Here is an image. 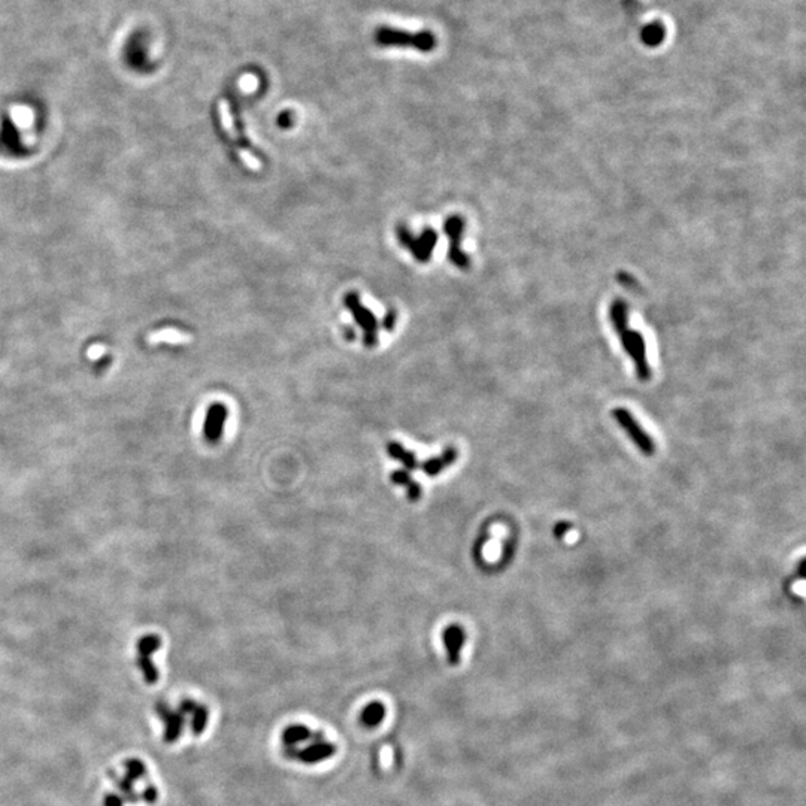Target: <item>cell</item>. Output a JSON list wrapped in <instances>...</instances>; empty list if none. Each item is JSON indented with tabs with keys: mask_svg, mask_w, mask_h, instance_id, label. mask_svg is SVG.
<instances>
[{
	"mask_svg": "<svg viewBox=\"0 0 806 806\" xmlns=\"http://www.w3.org/2000/svg\"><path fill=\"white\" fill-rule=\"evenodd\" d=\"M610 318L612 322V327L615 333L619 335L621 345L625 353L633 360L634 371H636L638 379L642 383H647L651 379V367L647 360V347H645L643 336L636 330H632L629 326V311L625 302L621 299H615L611 303L610 308Z\"/></svg>",
	"mask_w": 806,
	"mask_h": 806,
	"instance_id": "cell-1",
	"label": "cell"
},
{
	"mask_svg": "<svg viewBox=\"0 0 806 806\" xmlns=\"http://www.w3.org/2000/svg\"><path fill=\"white\" fill-rule=\"evenodd\" d=\"M375 41L383 46H412L420 51L434 48V36L430 32L407 33L392 27H381L375 33Z\"/></svg>",
	"mask_w": 806,
	"mask_h": 806,
	"instance_id": "cell-2",
	"label": "cell"
},
{
	"mask_svg": "<svg viewBox=\"0 0 806 806\" xmlns=\"http://www.w3.org/2000/svg\"><path fill=\"white\" fill-rule=\"evenodd\" d=\"M612 419L620 424V428L628 433L630 441L636 445V448L643 454V456L651 457L656 452V443H654L651 436L642 429V425L634 420V416L625 407H614Z\"/></svg>",
	"mask_w": 806,
	"mask_h": 806,
	"instance_id": "cell-3",
	"label": "cell"
},
{
	"mask_svg": "<svg viewBox=\"0 0 806 806\" xmlns=\"http://www.w3.org/2000/svg\"><path fill=\"white\" fill-rule=\"evenodd\" d=\"M335 753L336 747L331 742L326 741V738L322 736V733H314L311 741L306 742L305 747L299 748L293 757H297V760H300L302 763L317 764L329 760V758L335 755Z\"/></svg>",
	"mask_w": 806,
	"mask_h": 806,
	"instance_id": "cell-4",
	"label": "cell"
},
{
	"mask_svg": "<svg viewBox=\"0 0 806 806\" xmlns=\"http://www.w3.org/2000/svg\"><path fill=\"white\" fill-rule=\"evenodd\" d=\"M229 410L223 403H214L206 411L203 423V438L208 443H218L221 441Z\"/></svg>",
	"mask_w": 806,
	"mask_h": 806,
	"instance_id": "cell-5",
	"label": "cell"
},
{
	"mask_svg": "<svg viewBox=\"0 0 806 806\" xmlns=\"http://www.w3.org/2000/svg\"><path fill=\"white\" fill-rule=\"evenodd\" d=\"M148 35L142 30H136L129 36L125 45V59L136 69L148 68Z\"/></svg>",
	"mask_w": 806,
	"mask_h": 806,
	"instance_id": "cell-6",
	"label": "cell"
},
{
	"mask_svg": "<svg viewBox=\"0 0 806 806\" xmlns=\"http://www.w3.org/2000/svg\"><path fill=\"white\" fill-rule=\"evenodd\" d=\"M442 642L451 666H457L461 660V650L466 643V632L460 624H450L442 633Z\"/></svg>",
	"mask_w": 806,
	"mask_h": 806,
	"instance_id": "cell-7",
	"label": "cell"
},
{
	"mask_svg": "<svg viewBox=\"0 0 806 806\" xmlns=\"http://www.w3.org/2000/svg\"><path fill=\"white\" fill-rule=\"evenodd\" d=\"M315 732H312L306 726L303 724H293L288 726L286 730L282 732V744L284 748H286V754L293 757L295 753L299 750L300 745H305L306 742H309L312 736H314Z\"/></svg>",
	"mask_w": 806,
	"mask_h": 806,
	"instance_id": "cell-8",
	"label": "cell"
},
{
	"mask_svg": "<svg viewBox=\"0 0 806 806\" xmlns=\"http://www.w3.org/2000/svg\"><path fill=\"white\" fill-rule=\"evenodd\" d=\"M457 457H459V451L456 450V447H447L442 451L441 456L430 457V459L425 460L421 464V469L424 470L425 475L438 477L439 473H442L443 469L452 466V464L456 463Z\"/></svg>",
	"mask_w": 806,
	"mask_h": 806,
	"instance_id": "cell-9",
	"label": "cell"
},
{
	"mask_svg": "<svg viewBox=\"0 0 806 806\" xmlns=\"http://www.w3.org/2000/svg\"><path fill=\"white\" fill-rule=\"evenodd\" d=\"M390 481L396 486L403 487L406 490V496L410 502H419L423 496V488L419 482L412 479L411 473L405 469L393 470L390 475Z\"/></svg>",
	"mask_w": 806,
	"mask_h": 806,
	"instance_id": "cell-10",
	"label": "cell"
},
{
	"mask_svg": "<svg viewBox=\"0 0 806 806\" xmlns=\"http://www.w3.org/2000/svg\"><path fill=\"white\" fill-rule=\"evenodd\" d=\"M387 454L396 461L403 464L405 470H415L419 468V460H416L415 454L410 450H406L399 442H388L387 443Z\"/></svg>",
	"mask_w": 806,
	"mask_h": 806,
	"instance_id": "cell-11",
	"label": "cell"
},
{
	"mask_svg": "<svg viewBox=\"0 0 806 806\" xmlns=\"http://www.w3.org/2000/svg\"><path fill=\"white\" fill-rule=\"evenodd\" d=\"M384 718L385 706L383 704H379V702H371V704L363 708L362 714H360V723L367 729H375L383 723Z\"/></svg>",
	"mask_w": 806,
	"mask_h": 806,
	"instance_id": "cell-12",
	"label": "cell"
},
{
	"mask_svg": "<svg viewBox=\"0 0 806 806\" xmlns=\"http://www.w3.org/2000/svg\"><path fill=\"white\" fill-rule=\"evenodd\" d=\"M160 645L161 639L157 634H145L138 642V651L140 652V656H149V654H153L160 648Z\"/></svg>",
	"mask_w": 806,
	"mask_h": 806,
	"instance_id": "cell-13",
	"label": "cell"
},
{
	"mask_svg": "<svg viewBox=\"0 0 806 806\" xmlns=\"http://www.w3.org/2000/svg\"><path fill=\"white\" fill-rule=\"evenodd\" d=\"M151 342H157V340H169V342H184V340L190 339L188 335L181 333V331L178 330H163V331H157V333L151 335L149 336Z\"/></svg>",
	"mask_w": 806,
	"mask_h": 806,
	"instance_id": "cell-14",
	"label": "cell"
},
{
	"mask_svg": "<svg viewBox=\"0 0 806 806\" xmlns=\"http://www.w3.org/2000/svg\"><path fill=\"white\" fill-rule=\"evenodd\" d=\"M220 118H221V122H223V126H224V130L227 131V134H229V136H230L232 139H235V138H236V129H235V122H233V118H232V116H230L229 107H227L224 102H221V103H220Z\"/></svg>",
	"mask_w": 806,
	"mask_h": 806,
	"instance_id": "cell-15",
	"label": "cell"
},
{
	"mask_svg": "<svg viewBox=\"0 0 806 806\" xmlns=\"http://www.w3.org/2000/svg\"><path fill=\"white\" fill-rule=\"evenodd\" d=\"M138 665H139V668H140L142 670H144L147 681H149V682H154V681H157V678H158V675H157V669L154 668L153 661L149 660V657H148V656H140V657H139V660H138Z\"/></svg>",
	"mask_w": 806,
	"mask_h": 806,
	"instance_id": "cell-16",
	"label": "cell"
},
{
	"mask_svg": "<svg viewBox=\"0 0 806 806\" xmlns=\"http://www.w3.org/2000/svg\"><path fill=\"white\" fill-rule=\"evenodd\" d=\"M239 156H241L242 161H244V163H245V166L248 167V169H251V170H259V169L262 167L260 160H259V158H255V157H253V156H251V154H250L248 151H246V149H244V148H242V149H239Z\"/></svg>",
	"mask_w": 806,
	"mask_h": 806,
	"instance_id": "cell-17",
	"label": "cell"
},
{
	"mask_svg": "<svg viewBox=\"0 0 806 806\" xmlns=\"http://www.w3.org/2000/svg\"><path fill=\"white\" fill-rule=\"evenodd\" d=\"M571 529H572V526H571V524L566 523V521H562V523H558V524L554 527V535H556L557 538H563L566 533H569L567 530H571Z\"/></svg>",
	"mask_w": 806,
	"mask_h": 806,
	"instance_id": "cell-18",
	"label": "cell"
},
{
	"mask_svg": "<svg viewBox=\"0 0 806 806\" xmlns=\"http://www.w3.org/2000/svg\"><path fill=\"white\" fill-rule=\"evenodd\" d=\"M799 575H800V578L805 576V558H802L800 563H799Z\"/></svg>",
	"mask_w": 806,
	"mask_h": 806,
	"instance_id": "cell-19",
	"label": "cell"
}]
</instances>
